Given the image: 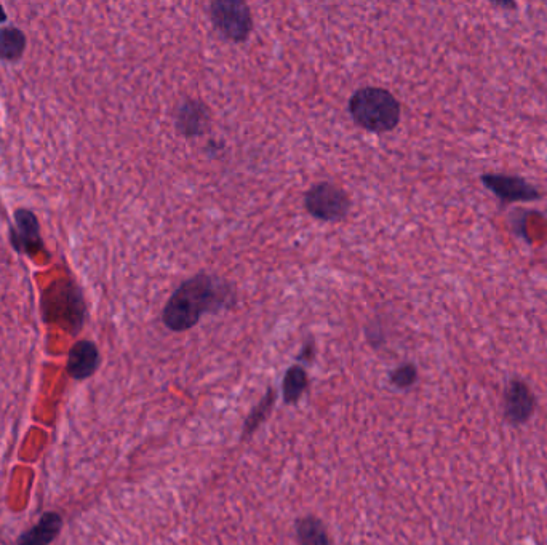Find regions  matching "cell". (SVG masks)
I'll list each match as a JSON object with an SVG mask.
<instances>
[{
  "mask_svg": "<svg viewBox=\"0 0 547 545\" xmlns=\"http://www.w3.org/2000/svg\"><path fill=\"white\" fill-rule=\"evenodd\" d=\"M228 298H231V290L223 282L210 275H196L168 299L164 323L173 331L189 330L197 325L202 315L223 309Z\"/></svg>",
  "mask_w": 547,
  "mask_h": 545,
  "instance_id": "cell-1",
  "label": "cell"
},
{
  "mask_svg": "<svg viewBox=\"0 0 547 545\" xmlns=\"http://www.w3.org/2000/svg\"><path fill=\"white\" fill-rule=\"evenodd\" d=\"M349 112L359 127L373 133L391 132L402 114L396 96L378 87L357 90L349 101Z\"/></svg>",
  "mask_w": 547,
  "mask_h": 545,
  "instance_id": "cell-2",
  "label": "cell"
},
{
  "mask_svg": "<svg viewBox=\"0 0 547 545\" xmlns=\"http://www.w3.org/2000/svg\"><path fill=\"white\" fill-rule=\"evenodd\" d=\"M210 15L216 29L232 42H244L253 28L252 13L239 0H216L210 5Z\"/></svg>",
  "mask_w": 547,
  "mask_h": 545,
  "instance_id": "cell-3",
  "label": "cell"
},
{
  "mask_svg": "<svg viewBox=\"0 0 547 545\" xmlns=\"http://www.w3.org/2000/svg\"><path fill=\"white\" fill-rule=\"evenodd\" d=\"M306 210L322 221H338L348 216L351 200L348 194L332 183H319L306 194Z\"/></svg>",
  "mask_w": 547,
  "mask_h": 545,
  "instance_id": "cell-4",
  "label": "cell"
},
{
  "mask_svg": "<svg viewBox=\"0 0 547 545\" xmlns=\"http://www.w3.org/2000/svg\"><path fill=\"white\" fill-rule=\"evenodd\" d=\"M480 181L488 191H492L501 200L503 205L541 199L540 189L520 176L490 173V175H482Z\"/></svg>",
  "mask_w": 547,
  "mask_h": 545,
  "instance_id": "cell-5",
  "label": "cell"
},
{
  "mask_svg": "<svg viewBox=\"0 0 547 545\" xmlns=\"http://www.w3.org/2000/svg\"><path fill=\"white\" fill-rule=\"evenodd\" d=\"M536 398L524 381L514 379L506 390V418L512 424H524L535 413Z\"/></svg>",
  "mask_w": 547,
  "mask_h": 545,
  "instance_id": "cell-6",
  "label": "cell"
},
{
  "mask_svg": "<svg viewBox=\"0 0 547 545\" xmlns=\"http://www.w3.org/2000/svg\"><path fill=\"white\" fill-rule=\"evenodd\" d=\"M208 124L207 108L204 104L197 101H188L181 104L178 117H176V127L180 133L186 136L202 135Z\"/></svg>",
  "mask_w": 547,
  "mask_h": 545,
  "instance_id": "cell-7",
  "label": "cell"
},
{
  "mask_svg": "<svg viewBox=\"0 0 547 545\" xmlns=\"http://www.w3.org/2000/svg\"><path fill=\"white\" fill-rule=\"evenodd\" d=\"M301 545H332L325 526L314 517H306L296 525Z\"/></svg>",
  "mask_w": 547,
  "mask_h": 545,
  "instance_id": "cell-8",
  "label": "cell"
},
{
  "mask_svg": "<svg viewBox=\"0 0 547 545\" xmlns=\"http://www.w3.org/2000/svg\"><path fill=\"white\" fill-rule=\"evenodd\" d=\"M96 362H98V352H96L95 347L88 343L80 344L72 354V373L79 376V378L88 376L95 370Z\"/></svg>",
  "mask_w": 547,
  "mask_h": 545,
  "instance_id": "cell-9",
  "label": "cell"
},
{
  "mask_svg": "<svg viewBox=\"0 0 547 545\" xmlns=\"http://www.w3.org/2000/svg\"><path fill=\"white\" fill-rule=\"evenodd\" d=\"M306 387H308V374L301 366H292L285 374V402L295 403L303 395Z\"/></svg>",
  "mask_w": 547,
  "mask_h": 545,
  "instance_id": "cell-10",
  "label": "cell"
},
{
  "mask_svg": "<svg viewBox=\"0 0 547 545\" xmlns=\"http://www.w3.org/2000/svg\"><path fill=\"white\" fill-rule=\"evenodd\" d=\"M276 395L272 392H268L263 402L258 405L255 411L248 416L247 422H245V434H252L256 427L260 426L261 422L266 419L269 413H271L272 403H274Z\"/></svg>",
  "mask_w": 547,
  "mask_h": 545,
  "instance_id": "cell-11",
  "label": "cell"
},
{
  "mask_svg": "<svg viewBox=\"0 0 547 545\" xmlns=\"http://www.w3.org/2000/svg\"><path fill=\"white\" fill-rule=\"evenodd\" d=\"M416 376H418V373H416L415 366L407 363V365L400 366L392 373L391 381L400 389H405V387L412 386L413 382L416 381Z\"/></svg>",
  "mask_w": 547,
  "mask_h": 545,
  "instance_id": "cell-12",
  "label": "cell"
}]
</instances>
